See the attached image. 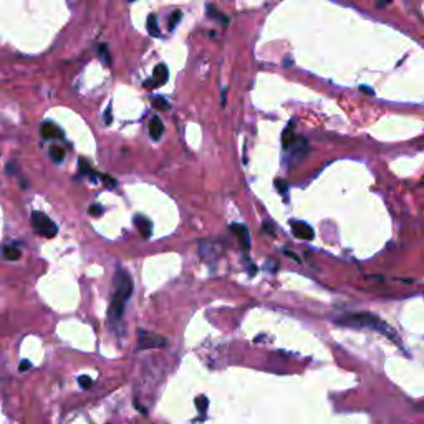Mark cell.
Segmentation results:
<instances>
[{
    "mask_svg": "<svg viewBox=\"0 0 424 424\" xmlns=\"http://www.w3.org/2000/svg\"><path fill=\"white\" fill-rule=\"evenodd\" d=\"M113 285H115V292H113L111 297V303H110V318L111 320H120L124 312V305H126V300L131 297L133 293V279L126 270H118L115 275V280H113Z\"/></svg>",
    "mask_w": 424,
    "mask_h": 424,
    "instance_id": "cell-1",
    "label": "cell"
},
{
    "mask_svg": "<svg viewBox=\"0 0 424 424\" xmlns=\"http://www.w3.org/2000/svg\"><path fill=\"white\" fill-rule=\"evenodd\" d=\"M342 323L345 325H355V326H366V328H373L376 331H381V333H388V335L393 336L391 330L388 328V325L381 321L378 316L371 315V313H350V315H345Z\"/></svg>",
    "mask_w": 424,
    "mask_h": 424,
    "instance_id": "cell-2",
    "label": "cell"
},
{
    "mask_svg": "<svg viewBox=\"0 0 424 424\" xmlns=\"http://www.w3.org/2000/svg\"><path fill=\"white\" fill-rule=\"evenodd\" d=\"M32 225L38 234H42L45 237H53L56 234V225L52 222L47 214H43L40 211L32 212Z\"/></svg>",
    "mask_w": 424,
    "mask_h": 424,
    "instance_id": "cell-3",
    "label": "cell"
},
{
    "mask_svg": "<svg viewBox=\"0 0 424 424\" xmlns=\"http://www.w3.org/2000/svg\"><path fill=\"white\" fill-rule=\"evenodd\" d=\"M138 347L139 350H146V348H159V347H166L167 340L164 336L159 335H152V333H148L144 330L138 331Z\"/></svg>",
    "mask_w": 424,
    "mask_h": 424,
    "instance_id": "cell-4",
    "label": "cell"
},
{
    "mask_svg": "<svg viewBox=\"0 0 424 424\" xmlns=\"http://www.w3.org/2000/svg\"><path fill=\"white\" fill-rule=\"evenodd\" d=\"M290 227H292V232L295 234L298 239H307L310 240L313 237V229L310 227L308 224L302 222V220H292L290 222Z\"/></svg>",
    "mask_w": 424,
    "mask_h": 424,
    "instance_id": "cell-5",
    "label": "cell"
},
{
    "mask_svg": "<svg viewBox=\"0 0 424 424\" xmlns=\"http://www.w3.org/2000/svg\"><path fill=\"white\" fill-rule=\"evenodd\" d=\"M230 230H232V234L239 239L240 242V245L244 247V248H248L250 247V235H248V230L245 225H242V224H232L230 225Z\"/></svg>",
    "mask_w": 424,
    "mask_h": 424,
    "instance_id": "cell-6",
    "label": "cell"
},
{
    "mask_svg": "<svg viewBox=\"0 0 424 424\" xmlns=\"http://www.w3.org/2000/svg\"><path fill=\"white\" fill-rule=\"evenodd\" d=\"M162 133H164V124L157 116H152L149 121V134L152 139H161Z\"/></svg>",
    "mask_w": 424,
    "mask_h": 424,
    "instance_id": "cell-7",
    "label": "cell"
},
{
    "mask_svg": "<svg viewBox=\"0 0 424 424\" xmlns=\"http://www.w3.org/2000/svg\"><path fill=\"white\" fill-rule=\"evenodd\" d=\"M134 224H136V227L139 230V234L144 237V239H148V237H151V229H152V225L151 222L146 217L143 216H136L134 217Z\"/></svg>",
    "mask_w": 424,
    "mask_h": 424,
    "instance_id": "cell-8",
    "label": "cell"
},
{
    "mask_svg": "<svg viewBox=\"0 0 424 424\" xmlns=\"http://www.w3.org/2000/svg\"><path fill=\"white\" fill-rule=\"evenodd\" d=\"M167 78H169V71H167V66L164 63H159L154 68V84L156 87H161V84H164L167 81Z\"/></svg>",
    "mask_w": 424,
    "mask_h": 424,
    "instance_id": "cell-9",
    "label": "cell"
},
{
    "mask_svg": "<svg viewBox=\"0 0 424 424\" xmlns=\"http://www.w3.org/2000/svg\"><path fill=\"white\" fill-rule=\"evenodd\" d=\"M146 27H148L149 35H152V37H159L161 35V30H159V27H157V17H156V14H151L148 17V20H146Z\"/></svg>",
    "mask_w": 424,
    "mask_h": 424,
    "instance_id": "cell-10",
    "label": "cell"
},
{
    "mask_svg": "<svg viewBox=\"0 0 424 424\" xmlns=\"http://www.w3.org/2000/svg\"><path fill=\"white\" fill-rule=\"evenodd\" d=\"M42 136L43 138H56V136H60V129L55 126L53 123H45L43 126H42Z\"/></svg>",
    "mask_w": 424,
    "mask_h": 424,
    "instance_id": "cell-11",
    "label": "cell"
},
{
    "mask_svg": "<svg viewBox=\"0 0 424 424\" xmlns=\"http://www.w3.org/2000/svg\"><path fill=\"white\" fill-rule=\"evenodd\" d=\"M50 157H52L55 162H61L65 159V149L58 144L52 146V148H50Z\"/></svg>",
    "mask_w": 424,
    "mask_h": 424,
    "instance_id": "cell-12",
    "label": "cell"
},
{
    "mask_svg": "<svg viewBox=\"0 0 424 424\" xmlns=\"http://www.w3.org/2000/svg\"><path fill=\"white\" fill-rule=\"evenodd\" d=\"M207 15L211 17V19H214V20H220V22H224V24H227V19H225V17L222 15V12H220V10H217L216 7H212V5H207Z\"/></svg>",
    "mask_w": 424,
    "mask_h": 424,
    "instance_id": "cell-13",
    "label": "cell"
},
{
    "mask_svg": "<svg viewBox=\"0 0 424 424\" xmlns=\"http://www.w3.org/2000/svg\"><path fill=\"white\" fill-rule=\"evenodd\" d=\"M80 171L83 173V174H87V176H90L92 179H95L96 178V174H95V171L92 169V166H90V162L84 159V157H80Z\"/></svg>",
    "mask_w": 424,
    "mask_h": 424,
    "instance_id": "cell-14",
    "label": "cell"
},
{
    "mask_svg": "<svg viewBox=\"0 0 424 424\" xmlns=\"http://www.w3.org/2000/svg\"><path fill=\"white\" fill-rule=\"evenodd\" d=\"M4 257L7 260H17V259H20V250L15 247H5L4 248Z\"/></svg>",
    "mask_w": 424,
    "mask_h": 424,
    "instance_id": "cell-15",
    "label": "cell"
},
{
    "mask_svg": "<svg viewBox=\"0 0 424 424\" xmlns=\"http://www.w3.org/2000/svg\"><path fill=\"white\" fill-rule=\"evenodd\" d=\"M183 19V12L181 10H176V12H173V15L169 17V30H174L178 25V22Z\"/></svg>",
    "mask_w": 424,
    "mask_h": 424,
    "instance_id": "cell-16",
    "label": "cell"
},
{
    "mask_svg": "<svg viewBox=\"0 0 424 424\" xmlns=\"http://www.w3.org/2000/svg\"><path fill=\"white\" fill-rule=\"evenodd\" d=\"M152 105H154L157 110H167L169 108L167 101L164 98H161V96H156V98L152 100Z\"/></svg>",
    "mask_w": 424,
    "mask_h": 424,
    "instance_id": "cell-17",
    "label": "cell"
},
{
    "mask_svg": "<svg viewBox=\"0 0 424 424\" xmlns=\"http://www.w3.org/2000/svg\"><path fill=\"white\" fill-rule=\"evenodd\" d=\"M78 384H80V386H81L83 389H87V388H92L93 380H92V378H90V376L83 375V376L78 378Z\"/></svg>",
    "mask_w": 424,
    "mask_h": 424,
    "instance_id": "cell-18",
    "label": "cell"
},
{
    "mask_svg": "<svg viewBox=\"0 0 424 424\" xmlns=\"http://www.w3.org/2000/svg\"><path fill=\"white\" fill-rule=\"evenodd\" d=\"M196 406H197V409H199L201 412H204L207 409V406H209V401L206 396H199L196 399Z\"/></svg>",
    "mask_w": 424,
    "mask_h": 424,
    "instance_id": "cell-19",
    "label": "cell"
},
{
    "mask_svg": "<svg viewBox=\"0 0 424 424\" xmlns=\"http://www.w3.org/2000/svg\"><path fill=\"white\" fill-rule=\"evenodd\" d=\"M98 52H100V58L105 61V65H110L111 60H110V55H108V48H106L105 45H100V50H98Z\"/></svg>",
    "mask_w": 424,
    "mask_h": 424,
    "instance_id": "cell-20",
    "label": "cell"
},
{
    "mask_svg": "<svg viewBox=\"0 0 424 424\" xmlns=\"http://www.w3.org/2000/svg\"><path fill=\"white\" fill-rule=\"evenodd\" d=\"M103 212V209H101L98 204H93V206H90V214L92 216H100V214Z\"/></svg>",
    "mask_w": 424,
    "mask_h": 424,
    "instance_id": "cell-21",
    "label": "cell"
},
{
    "mask_svg": "<svg viewBox=\"0 0 424 424\" xmlns=\"http://www.w3.org/2000/svg\"><path fill=\"white\" fill-rule=\"evenodd\" d=\"M19 370H20V371L30 370V361H28V360H22V363L19 365Z\"/></svg>",
    "mask_w": 424,
    "mask_h": 424,
    "instance_id": "cell-22",
    "label": "cell"
},
{
    "mask_svg": "<svg viewBox=\"0 0 424 424\" xmlns=\"http://www.w3.org/2000/svg\"><path fill=\"white\" fill-rule=\"evenodd\" d=\"M275 186H277V189H279L280 192H285L287 191V184L284 183V181H275Z\"/></svg>",
    "mask_w": 424,
    "mask_h": 424,
    "instance_id": "cell-23",
    "label": "cell"
},
{
    "mask_svg": "<svg viewBox=\"0 0 424 424\" xmlns=\"http://www.w3.org/2000/svg\"><path fill=\"white\" fill-rule=\"evenodd\" d=\"M391 2V0H378V7L383 9V7H386V5Z\"/></svg>",
    "mask_w": 424,
    "mask_h": 424,
    "instance_id": "cell-24",
    "label": "cell"
},
{
    "mask_svg": "<svg viewBox=\"0 0 424 424\" xmlns=\"http://www.w3.org/2000/svg\"><path fill=\"white\" fill-rule=\"evenodd\" d=\"M110 111H111V108H108V110H106V113H105V118H106L105 121H106V123H110V121H111V115H110Z\"/></svg>",
    "mask_w": 424,
    "mask_h": 424,
    "instance_id": "cell-25",
    "label": "cell"
},
{
    "mask_svg": "<svg viewBox=\"0 0 424 424\" xmlns=\"http://www.w3.org/2000/svg\"><path fill=\"white\" fill-rule=\"evenodd\" d=\"M361 90H365V92H368V95H373V90H371V88H366V87H361Z\"/></svg>",
    "mask_w": 424,
    "mask_h": 424,
    "instance_id": "cell-26",
    "label": "cell"
},
{
    "mask_svg": "<svg viewBox=\"0 0 424 424\" xmlns=\"http://www.w3.org/2000/svg\"><path fill=\"white\" fill-rule=\"evenodd\" d=\"M128 2H133V0H128Z\"/></svg>",
    "mask_w": 424,
    "mask_h": 424,
    "instance_id": "cell-27",
    "label": "cell"
}]
</instances>
